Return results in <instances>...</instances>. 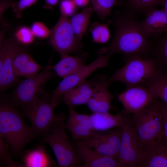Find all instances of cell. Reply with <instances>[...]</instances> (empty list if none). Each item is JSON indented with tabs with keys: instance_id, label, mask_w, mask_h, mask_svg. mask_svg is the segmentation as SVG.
<instances>
[{
	"instance_id": "cell-9",
	"label": "cell",
	"mask_w": 167,
	"mask_h": 167,
	"mask_svg": "<svg viewBox=\"0 0 167 167\" xmlns=\"http://www.w3.org/2000/svg\"><path fill=\"white\" fill-rule=\"evenodd\" d=\"M110 57L107 54H100L90 64L85 65L75 73L63 78L52 92L51 104L56 107L60 103L66 92L86 81L89 76L98 69L107 66Z\"/></svg>"
},
{
	"instance_id": "cell-20",
	"label": "cell",
	"mask_w": 167,
	"mask_h": 167,
	"mask_svg": "<svg viewBox=\"0 0 167 167\" xmlns=\"http://www.w3.org/2000/svg\"><path fill=\"white\" fill-rule=\"evenodd\" d=\"M88 54L81 53L76 56L68 55L61 58L51 67L55 74L64 78L71 75L85 66Z\"/></svg>"
},
{
	"instance_id": "cell-11",
	"label": "cell",
	"mask_w": 167,
	"mask_h": 167,
	"mask_svg": "<svg viewBox=\"0 0 167 167\" xmlns=\"http://www.w3.org/2000/svg\"><path fill=\"white\" fill-rule=\"evenodd\" d=\"M122 128L96 131L89 139L84 141L97 152L118 160Z\"/></svg>"
},
{
	"instance_id": "cell-34",
	"label": "cell",
	"mask_w": 167,
	"mask_h": 167,
	"mask_svg": "<svg viewBox=\"0 0 167 167\" xmlns=\"http://www.w3.org/2000/svg\"><path fill=\"white\" fill-rule=\"evenodd\" d=\"M31 29L34 36L40 38H47L51 33L46 26L39 22H35L33 24Z\"/></svg>"
},
{
	"instance_id": "cell-40",
	"label": "cell",
	"mask_w": 167,
	"mask_h": 167,
	"mask_svg": "<svg viewBox=\"0 0 167 167\" xmlns=\"http://www.w3.org/2000/svg\"><path fill=\"white\" fill-rule=\"evenodd\" d=\"M161 4L163 7L162 9L167 14V0H162Z\"/></svg>"
},
{
	"instance_id": "cell-19",
	"label": "cell",
	"mask_w": 167,
	"mask_h": 167,
	"mask_svg": "<svg viewBox=\"0 0 167 167\" xmlns=\"http://www.w3.org/2000/svg\"><path fill=\"white\" fill-rule=\"evenodd\" d=\"M12 68L17 76L26 78L35 76L44 68L37 63L24 49L19 51L15 55Z\"/></svg>"
},
{
	"instance_id": "cell-16",
	"label": "cell",
	"mask_w": 167,
	"mask_h": 167,
	"mask_svg": "<svg viewBox=\"0 0 167 167\" xmlns=\"http://www.w3.org/2000/svg\"><path fill=\"white\" fill-rule=\"evenodd\" d=\"M76 152L82 167H122L117 159L101 154L92 149L84 141H77Z\"/></svg>"
},
{
	"instance_id": "cell-31",
	"label": "cell",
	"mask_w": 167,
	"mask_h": 167,
	"mask_svg": "<svg viewBox=\"0 0 167 167\" xmlns=\"http://www.w3.org/2000/svg\"><path fill=\"white\" fill-rule=\"evenodd\" d=\"M69 115L68 118L86 127L89 129H93L89 115L77 113L73 107H68Z\"/></svg>"
},
{
	"instance_id": "cell-36",
	"label": "cell",
	"mask_w": 167,
	"mask_h": 167,
	"mask_svg": "<svg viewBox=\"0 0 167 167\" xmlns=\"http://www.w3.org/2000/svg\"><path fill=\"white\" fill-rule=\"evenodd\" d=\"M157 99L163 118L167 121V105L159 99L158 98Z\"/></svg>"
},
{
	"instance_id": "cell-28",
	"label": "cell",
	"mask_w": 167,
	"mask_h": 167,
	"mask_svg": "<svg viewBox=\"0 0 167 167\" xmlns=\"http://www.w3.org/2000/svg\"><path fill=\"white\" fill-rule=\"evenodd\" d=\"M93 9L98 15L104 19L108 15H112V7L122 4L121 0H90Z\"/></svg>"
},
{
	"instance_id": "cell-33",
	"label": "cell",
	"mask_w": 167,
	"mask_h": 167,
	"mask_svg": "<svg viewBox=\"0 0 167 167\" xmlns=\"http://www.w3.org/2000/svg\"><path fill=\"white\" fill-rule=\"evenodd\" d=\"M77 6L73 0H62L60 4L61 15L66 17L73 15Z\"/></svg>"
},
{
	"instance_id": "cell-17",
	"label": "cell",
	"mask_w": 167,
	"mask_h": 167,
	"mask_svg": "<svg viewBox=\"0 0 167 167\" xmlns=\"http://www.w3.org/2000/svg\"><path fill=\"white\" fill-rule=\"evenodd\" d=\"M145 13V18L142 22L150 40L155 39L167 32V14L163 10L152 7Z\"/></svg>"
},
{
	"instance_id": "cell-24",
	"label": "cell",
	"mask_w": 167,
	"mask_h": 167,
	"mask_svg": "<svg viewBox=\"0 0 167 167\" xmlns=\"http://www.w3.org/2000/svg\"><path fill=\"white\" fill-rule=\"evenodd\" d=\"M94 11L92 6H87L80 12L73 15L70 20L76 38L79 42L86 33Z\"/></svg>"
},
{
	"instance_id": "cell-27",
	"label": "cell",
	"mask_w": 167,
	"mask_h": 167,
	"mask_svg": "<svg viewBox=\"0 0 167 167\" xmlns=\"http://www.w3.org/2000/svg\"><path fill=\"white\" fill-rule=\"evenodd\" d=\"M162 0H125L122 5L126 11L135 14L138 12H145L148 9L158 4Z\"/></svg>"
},
{
	"instance_id": "cell-37",
	"label": "cell",
	"mask_w": 167,
	"mask_h": 167,
	"mask_svg": "<svg viewBox=\"0 0 167 167\" xmlns=\"http://www.w3.org/2000/svg\"><path fill=\"white\" fill-rule=\"evenodd\" d=\"M76 6L82 7L87 6L90 0H73Z\"/></svg>"
},
{
	"instance_id": "cell-18",
	"label": "cell",
	"mask_w": 167,
	"mask_h": 167,
	"mask_svg": "<svg viewBox=\"0 0 167 167\" xmlns=\"http://www.w3.org/2000/svg\"><path fill=\"white\" fill-rule=\"evenodd\" d=\"M96 82V76L84 81L66 92L62 99L68 107L74 108L78 105L87 104L93 93Z\"/></svg>"
},
{
	"instance_id": "cell-21",
	"label": "cell",
	"mask_w": 167,
	"mask_h": 167,
	"mask_svg": "<svg viewBox=\"0 0 167 167\" xmlns=\"http://www.w3.org/2000/svg\"><path fill=\"white\" fill-rule=\"evenodd\" d=\"M93 130L101 131L113 128H122L125 124V118L121 113L112 114L109 112L93 113L89 115Z\"/></svg>"
},
{
	"instance_id": "cell-32",
	"label": "cell",
	"mask_w": 167,
	"mask_h": 167,
	"mask_svg": "<svg viewBox=\"0 0 167 167\" xmlns=\"http://www.w3.org/2000/svg\"><path fill=\"white\" fill-rule=\"evenodd\" d=\"M15 36L21 44L28 45L33 41L34 36L31 29L26 26H22L17 31Z\"/></svg>"
},
{
	"instance_id": "cell-35",
	"label": "cell",
	"mask_w": 167,
	"mask_h": 167,
	"mask_svg": "<svg viewBox=\"0 0 167 167\" xmlns=\"http://www.w3.org/2000/svg\"><path fill=\"white\" fill-rule=\"evenodd\" d=\"M38 0H20L18 2L12 4L14 11L17 16L19 17L20 14L19 13L22 11L32 6Z\"/></svg>"
},
{
	"instance_id": "cell-30",
	"label": "cell",
	"mask_w": 167,
	"mask_h": 167,
	"mask_svg": "<svg viewBox=\"0 0 167 167\" xmlns=\"http://www.w3.org/2000/svg\"><path fill=\"white\" fill-rule=\"evenodd\" d=\"M8 143L0 138V164L6 167H24L23 163L15 162L11 158L9 153Z\"/></svg>"
},
{
	"instance_id": "cell-13",
	"label": "cell",
	"mask_w": 167,
	"mask_h": 167,
	"mask_svg": "<svg viewBox=\"0 0 167 167\" xmlns=\"http://www.w3.org/2000/svg\"><path fill=\"white\" fill-rule=\"evenodd\" d=\"M16 42L6 41L1 45L0 53V91L2 92L15 84L18 77L14 74L12 63L15 54L24 49Z\"/></svg>"
},
{
	"instance_id": "cell-12",
	"label": "cell",
	"mask_w": 167,
	"mask_h": 167,
	"mask_svg": "<svg viewBox=\"0 0 167 167\" xmlns=\"http://www.w3.org/2000/svg\"><path fill=\"white\" fill-rule=\"evenodd\" d=\"M156 99L150 89L143 85L126 88L118 96L125 114L138 113Z\"/></svg>"
},
{
	"instance_id": "cell-15",
	"label": "cell",
	"mask_w": 167,
	"mask_h": 167,
	"mask_svg": "<svg viewBox=\"0 0 167 167\" xmlns=\"http://www.w3.org/2000/svg\"><path fill=\"white\" fill-rule=\"evenodd\" d=\"M96 82L92 95L87 104L93 113L108 112L113 96L108 89L112 82L104 75L96 76Z\"/></svg>"
},
{
	"instance_id": "cell-1",
	"label": "cell",
	"mask_w": 167,
	"mask_h": 167,
	"mask_svg": "<svg viewBox=\"0 0 167 167\" xmlns=\"http://www.w3.org/2000/svg\"><path fill=\"white\" fill-rule=\"evenodd\" d=\"M113 17L114 37L108 46L98 51V54L106 53L111 56L120 53L124 56L136 55L149 58L151 41L142 21L136 18L135 14L126 11H116Z\"/></svg>"
},
{
	"instance_id": "cell-25",
	"label": "cell",
	"mask_w": 167,
	"mask_h": 167,
	"mask_svg": "<svg viewBox=\"0 0 167 167\" xmlns=\"http://www.w3.org/2000/svg\"><path fill=\"white\" fill-rule=\"evenodd\" d=\"M144 86L148 88L157 98L167 105V74L161 73Z\"/></svg>"
},
{
	"instance_id": "cell-10",
	"label": "cell",
	"mask_w": 167,
	"mask_h": 167,
	"mask_svg": "<svg viewBox=\"0 0 167 167\" xmlns=\"http://www.w3.org/2000/svg\"><path fill=\"white\" fill-rule=\"evenodd\" d=\"M122 128L118 161L122 167H136L142 151L138 138L130 120L125 118Z\"/></svg>"
},
{
	"instance_id": "cell-4",
	"label": "cell",
	"mask_w": 167,
	"mask_h": 167,
	"mask_svg": "<svg viewBox=\"0 0 167 167\" xmlns=\"http://www.w3.org/2000/svg\"><path fill=\"white\" fill-rule=\"evenodd\" d=\"M130 122L141 148L164 136L163 116L157 98L138 113Z\"/></svg>"
},
{
	"instance_id": "cell-3",
	"label": "cell",
	"mask_w": 167,
	"mask_h": 167,
	"mask_svg": "<svg viewBox=\"0 0 167 167\" xmlns=\"http://www.w3.org/2000/svg\"><path fill=\"white\" fill-rule=\"evenodd\" d=\"M125 64L116 71L110 78L112 82L118 81L125 84L126 88L138 85H145L162 72L151 58L136 55L124 56Z\"/></svg>"
},
{
	"instance_id": "cell-8",
	"label": "cell",
	"mask_w": 167,
	"mask_h": 167,
	"mask_svg": "<svg viewBox=\"0 0 167 167\" xmlns=\"http://www.w3.org/2000/svg\"><path fill=\"white\" fill-rule=\"evenodd\" d=\"M49 43L61 58L71 53H82L83 46L76 38L70 20L62 15L51 32Z\"/></svg>"
},
{
	"instance_id": "cell-14",
	"label": "cell",
	"mask_w": 167,
	"mask_h": 167,
	"mask_svg": "<svg viewBox=\"0 0 167 167\" xmlns=\"http://www.w3.org/2000/svg\"><path fill=\"white\" fill-rule=\"evenodd\" d=\"M136 167H167V142L164 136L143 148Z\"/></svg>"
},
{
	"instance_id": "cell-7",
	"label": "cell",
	"mask_w": 167,
	"mask_h": 167,
	"mask_svg": "<svg viewBox=\"0 0 167 167\" xmlns=\"http://www.w3.org/2000/svg\"><path fill=\"white\" fill-rule=\"evenodd\" d=\"M55 75L49 63L40 73L22 81L11 95L9 100L11 104L22 108L27 105L44 93L46 83Z\"/></svg>"
},
{
	"instance_id": "cell-23",
	"label": "cell",
	"mask_w": 167,
	"mask_h": 167,
	"mask_svg": "<svg viewBox=\"0 0 167 167\" xmlns=\"http://www.w3.org/2000/svg\"><path fill=\"white\" fill-rule=\"evenodd\" d=\"M150 41L149 57L154 60L156 66L163 73L167 74V32Z\"/></svg>"
},
{
	"instance_id": "cell-5",
	"label": "cell",
	"mask_w": 167,
	"mask_h": 167,
	"mask_svg": "<svg viewBox=\"0 0 167 167\" xmlns=\"http://www.w3.org/2000/svg\"><path fill=\"white\" fill-rule=\"evenodd\" d=\"M66 118L61 113L59 118L52 124L49 132L41 137V141L52 148L60 167L80 166L75 149L66 134L65 127Z\"/></svg>"
},
{
	"instance_id": "cell-2",
	"label": "cell",
	"mask_w": 167,
	"mask_h": 167,
	"mask_svg": "<svg viewBox=\"0 0 167 167\" xmlns=\"http://www.w3.org/2000/svg\"><path fill=\"white\" fill-rule=\"evenodd\" d=\"M19 110L3 96L0 102V138L10 146L13 155L21 156L29 142L37 137L31 126L25 123Z\"/></svg>"
},
{
	"instance_id": "cell-29",
	"label": "cell",
	"mask_w": 167,
	"mask_h": 167,
	"mask_svg": "<svg viewBox=\"0 0 167 167\" xmlns=\"http://www.w3.org/2000/svg\"><path fill=\"white\" fill-rule=\"evenodd\" d=\"M89 31L92 36L94 42L101 44L107 43L109 40L110 35L108 25L98 22L92 24Z\"/></svg>"
},
{
	"instance_id": "cell-22",
	"label": "cell",
	"mask_w": 167,
	"mask_h": 167,
	"mask_svg": "<svg viewBox=\"0 0 167 167\" xmlns=\"http://www.w3.org/2000/svg\"><path fill=\"white\" fill-rule=\"evenodd\" d=\"M22 159L25 167H49L55 164L47 153L45 145H38L33 149L26 151Z\"/></svg>"
},
{
	"instance_id": "cell-26",
	"label": "cell",
	"mask_w": 167,
	"mask_h": 167,
	"mask_svg": "<svg viewBox=\"0 0 167 167\" xmlns=\"http://www.w3.org/2000/svg\"><path fill=\"white\" fill-rule=\"evenodd\" d=\"M65 127L71 133L73 139L77 141H87L96 131L69 118L65 124Z\"/></svg>"
},
{
	"instance_id": "cell-6",
	"label": "cell",
	"mask_w": 167,
	"mask_h": 167,
	"mask_svg": "<svg viewBox=\"0 0 167 167\" xmlns=\"http://www.w3.org/2000/svg\"><path fill=\"white\" fill-rule=\"evenodd\" d=\"M51 95L43 93L27 105L22 108V114L31 123V127L36 137L48 133L53 123L61 114H55L51 104Z\"/></svg>"
},
{
	"instance_id": "cell-39",
	"label": "cell",
	"mask_w": 167,
	"mask_h": 167,
	"mask_svg": "<svg viewBox=\"0 0 167 167\" xmlns=\"http://www.w3.org/2000/svg\"><path fill=\"white\" fill-rule=\"evenodd\" d=\"M163 127L164 136L167 142V121L163 118Z\"/></svg>"
},
{
	"instance_id": "cell-38",
	"label": "cell",
	"mask_w": 167,
	"mask_h": 167,
	"mask_svg": "<svg viewBox=\"0 0 167 167\" xmlns=\"http://www.w3.org/2000/svg\"><path fill=\"white\" fill-rule=\"evenodd\" d=\"M60 0H45V7H52L57 5Z\"/></svg>"
}]
</instances>
